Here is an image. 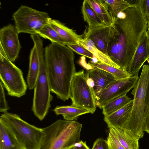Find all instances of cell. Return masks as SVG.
Here are the masks:
<instances>
[{"label": "cell", "instance_id": "83f0119b", "mask_svg": "<svg viewBox=\"0 0 149 149\" xmlns=\"http://www.w3.org/2000/svg\"><path fill=\"white\" fill-rule=\"evenodd\" d=\"M135 5L140 10L146 31L149 26V0H138Z\"/></svg>", "mask_w": 149, "mask_h": 149}, {"label": "cell", "instance_id": "cb8c5ba5", "mask_svg": "<svg viewBox=\"0 0 149 149\" xmlns=\"http://www.w3.org/2000/svg\"><path fill=\"white\" fill-rule=\"evenodd\" d=\"M89 65L113 74L117 80L128 78L130 76L127 71L124 70L117 68L101 62H94L91 61Z\"/></svg>", "mask_w": 149, "mask_h": 149}, {"label": "cell", "instance_id": "ba28073f", "mask_svg": "<svg viewBox=\"0 0 149 149\" xmlns=\"http://www.w3.org/2000/svg\"><path fill=\"white\" fill-rule=\"evenodd\" d=\"M15 27L19 33L38 34L52 19L48 14L22 5L13 14Z\"/></svg>", "mask_w": 149, "mask_h": 149}, {"label": "cell", "instance_id": "6da1fadb", "mask_svg": "<svg viewBox=\"0 0 149 149\" xmlns=\"http://www.w3.org/2000/svg\"><path fill=\"white\" fill-rule=\"evenodd\" d=\"M145 31L146 27L141 12L136 6L119 13L113 21L108 54L120 69L126 71Z\"/></svg>", "mask_w": 149, "mask_h": 149}, {"label": "cell", "instance_id": "3957f363", "mask_svg": "<svg viewBox=\"0 0 149 149\" xmlns=\"http://www.w3.org/2000/svg\"><path fill=\"white\" fill-rule=\"evenodd\" d=\"M131 94L133 105L125 129L138 139L144 135V127L149 107V65H145Z\"/></svg>", "mask_w": 149, "mask_h": 149}, {"label": "cell", "instance_id": "52a82bcc", "mask_svg": "<svg viewBox=\"0 0 149 149\" xmlns=\"http://www.w3.org/2000/svg\"><path fill=\"white\" fill-rule=\"evenodd\" d=\"M0 79L8 95L20 97L26 94L28 86L22 70L7 58L0 47Z\"/></svg>", "mask_w": 149, "mask_h": 149}, {"label": "cell", "instance_id": "7402d4cb", "mask_svg": "<svg viewBox=\"0 0 149 149\" xmlns=\"http://www.w3.org/2000/svg\"><path fill=\"white\" fill-rule=\"evenodd\" d=\"M53 111L57 115H61L65 120L69 121L77 120L79 116L90 113L86 109L72 105L57 106Z\"/></svg>", "mask_w": 149, "mask_h": 149}, {"label": "cell", "instance_id": "1f68e13d", "mask_svg": "<svg viewBox=\"0 0 149 149\" xmlns=\"http://www.w3.org/2000/svg\"><path fill=\"white\" fill-rule=\"evenodd\" d=\"M92 149H109L107 140L102 138L97 139L94 142Z\"/></svg>", "mask_w": 149, "mask_h": 149}, {"label": "cell", "instance_id": "5b68a950", "mask_svg": "<svg viewBox=\"0 0 149 149\" xmlns=\"http://www.w3.org/2000/svg\"><path fill=\"white\" fill-rule=\"evenodd\" d=\"M82 124L59 119L43 128L45 134L41 149H67L80 141Z\"/></svg>", "mask_w": 149, "mask_h": 149}, {"label": "cell", "instance_id": "ffe728a7", "mask_svg": "<svg viewBox=\"0 0 149 149\" xmlns=\"http://www.w3.org/2000/svg\"><path fill=\"white\" fill-rule=\"evenodd\" d=\"M97 16L105 25H111L112 19L108 10V7L104 0H86Z\"/></svg>", "mask_w": 149, "mask_h": 149}, {"label": "cell", "instance_id": "7c38bea8", "mask_svg": "<svg viewBox=\"0 0 149 149\" xmlns=\"http://www.w3.org/2000/svg\"><path fill=\"white\" fill-rule=\"evenodd\" d=\"M88 70L86 76L90 86L95 93L96 100L109 85L117 80L112 74L96 67Z\"/></svg>", "mask_w": 149, "mask_h": 149}, {"label": "cell", "instance_id": "4316f807", "mask_svg": "<svg viewBox=\"0 0 149 149\" xmlns=\"http://www.w3.org/2000/svg\"><path fill=\"white\" fill-rule=\"evenodd\" d=\"M0 149H20L0 121Z\"/></svg>", "mask_w": 149, "mask_h": 149}, {"label": "cell", "instance_id": "4dcf8cb0", "mask_svg": "<svg viewBox=\"0 0 149 149\" xmlns=\"http://www.w3.org/2000/svg\"><path fill=\"white\" fill-rule=\"evenodd\" d=\"M4 86L0 81V112L3 113L7 112L10 109L6 99Z\"/></svg>", "mask_w": 149, "mask_h": 149}, {"label": "cell", "instance_id": "8992f818", "mask_svg": "<svg viewBox=\"0 0 149 149\" xmlns=\"http://www.w3.org/2000/svg\"><path fill=\"white\" fill-rule=\"evenodd\" d=\"M32 40L37 48L40 63V71L34 88L32 110L34 115L42 121L48 113L53 97L50 93L51 88L46 70L43 41L38 36L33 37Z\"/></svg>", "mask_w": 149, "mask_h": 149}, {"label": "cell", "instance_id": "d6986e66", "mask_svg": "<svg viewBox=\"0 0 149 149\" xmlns=\"http://www.w3.org/2000/svg\"><path fill=\"white\" fill-rule=\"evenodd\" d=\"M77 44L91 52L100 62L120 68L119 67L114 63L108 56L99 50L96 47L93 41L90 39L84 38L78 41Z\"/></svg>", "mask_w": 149, "mask_h": 149}, {"label": "cell", "instance_id": "f1b7e54d", "mask_svg": "<svg viewBox=\"0 0 149 149\" xmlns=\"http://www.w3.org/2000/svg\"><path fill=\"white\" fill-rule=\"evenodd\" d=\"M66 45L74 52L79 55L86 56L91 59H93L94 56L91 52L77 43H69Z\"/></svg>", "mask_w": 149, "mask_h": 149}, {"label": "cell", "instance_id": "44dd1931", "mask_svg": "<svg viewBox=\"0 0 149 149\" xmlns=\"http://www.w3.org/2000/svg\"><path fill=\"white\" fill-rule=\"evenodd\" d=\"M81 10L84 20L88 25V30L98 27L106 25L101 20L87 2L86 0H84L83 2Z\"/></svg>", "mask_w": 149, "mask_h": 149}, {"label": "cell", "instance_id": "5bb4252c", "mask_svg": "<svg viewBox=\"0 0 149 149\" xmlns=\"http://www.w3.org/2000/svg\"><path fill=\"white\" fill-rule=\"evenodd\" d=\"M111 30V25L98 27L88 30L84 38L92 40L99 50L108 56V47Z\"/></svg>", "mask_w": 149, "mask_h": 149}, {"label": "cell", "instance_id": "f546056e", "mask_svg": "<svg viewBox=\"0 0 149 149\" xmlns=\"http://www.w3.org/2000/svg\"><path fill=\"white\" fill-rule=\"evenodd\" d=\"M109 149H125L120 144L116 136L109 132L107 139Z\"/></svg>", "mask_w": 149, "mask_h": 149}, {"label": "cell", "instance_id": "d6a6232c", "mask_svg": "<svg viewBox=\"0 0 149 149\" xmlns=\"http://www.w3.org/2000/svg\"><path fill=\"white\" fill-rule=\"evenodd\" d=\"M67 149H90L87 145L86 141L80 140L71 145Z\"/></svg>", "mask_w": 149, "mask_h": 149}, {"label": "cell", "instance_id": "e0dca14e", "mask_svg": "<svg viewBox=\"0 0 149 149\" xmlns=\"http://www.w3.org/2000/svg\"><path fill=\"white\" fill-rule=\"evenodd\" d=\"M49 24L51 26L69 43H77L83 39L82 35H79L72 29H70L59 21L52 19Z\"/></svg>", "mask_w": 149, "mask_h": 149}, {"label": "cell", "instance_id": "484cf974", "mask_svg": "<svg viewBox=\"0 0 149 149\" xmlns=\"http://www.w3.org/2000/svg\"><path fill=\"white\" fill-rule=\"evenodd\" d=\"M39 36L47 39L51 42H56L65 45L69 44L67 41L61 37L51 26L49 23L45 26L38 32Z\"/></svg>", "mask_w": 149, "mask_h": 149}, {"label": "cell", "instance_id": "8fae6325", "mask_svg": "<svg viewBox=\"0 0 149 149\" xmlns=\"http://www.w3.org/2000/svg\"><path fill=\"white\" fill-rule=\"evenodd\" d=\"M19 34L15 26L10 24L0 30V47L7 58L12 62L17 58L21 48Z\"/></svg>", "mask_w": 149, "mask_h": 149}, {"label": "cell", "instance_id": "277c9868", "mask_svg": "<svg viewBox=\"0 0 149 149\" xmlns=\"http://www.w3.org/2000/svg\"><path fill=\"white\" fill-rule=\"evenodd\" d=\"M11 136L20 149H41L45 134L43 128L32 125L17 114L6 112L0 117Z\"/></svg>", "mask_w": 149, "mask_h": 149}, {"label": "cell", "instance_id": "d4e9b609", "mask_svg": "<svg viewBox=\"0 0 149 149\" xmlns=\"http://www.w3.org/2000/svg\"><path fill=\"white\" fill-rule=\"evenodd\" d=\"M131 100L126 95L118 98L102 107V113L104 116L109 115L119 110Z\"/></svg>", "mask_w": 149, "mask_h": 149}, {"label": "cell", "instance_id": "836d02e7", "mask_svg": "<svg viewBox=\"0 0 149 149\" xmlns=\"http://www.w3.org/2000/svg\"><path fill=\"white\" fill-rule=\"evenodd\" d=\"M143 131L146 132L149 134V107L146 120Z\"/></svg>", "mask_w": 149, "mask_h": 149}, {"label": "cell", "instance_id": "e575fe53", "mask_svg": "<svg viewBox=\"0 0 149 149\" xmlns=\"http://www.w3.org/2000/svg\"><path fill=\"white\" fill-rule=\"evenodd\" d=\"M147 61H148V63H149V58L147 60Z\"/></svg>", "mask_w": 149, "mask_h": 149}, {"label": "cell", "instance_id": "9c48e42d", "mask_svg": "<svg viewBox=\"0 0 149 149\" xmlns=\"http://www.w3.org/2000/svg\"><path fill=\"white\" fill-rule=\"evenodd\" d=\"M70 98L71 105L86 109L91 113L95 111L96 97L92 88L88 82L83 70L75 72L71 82Z\"/></svg>", "mask_w": 149, "mask_h": 149}, {"label": "cell", "instance_id": "4fadbf2b", "mask_svg": "<svg viewBox=\"0 0 149 149\" xmlns=\"http://www.w3.org/2000/svg\"><path fill=\"white\" fill-rule=\"evenodd\" d=\"M149 58V35L146 31L142 34L134 56L126 71L130 76H138L139 70Z\"/></svg>", "mask_w": 149, "mask_h": 149}, {"label": "cell", "instance_id": "9a60e30c", "mask_svg": "<svg viewBox=\"0 0 149 149\" xmlns=\"http://www.w3.org/2000/svg\"><path fill=\"white\" fill-rule=\"evenodd\" d=\"M133 99L121 109L104 117L108 127L124 129L129 118L133 105Z\"/></svg>", "mask_w": 149, "mask_h": 149}, {"label": "cell", "instance_id": "ac0fdd59", "mask_svg": "<svg viewBox=\"0 0 149 149\" xmlns=\"http://www.w3.org/2000/svg\"><path fill=\"white\" fill-rule=\"evenodd\" d=\"M109 132L114 134L125 149H139V140L125 129L108 128Z\"/></svg>", "mask_w": 149, "mask_h": 149}, {"label": "cell", "instance_id": "7a4b0ae2", "mask_svg": "<svg viewBox=\"0 0 149 149\" xmlns=\"http://www.w3.org/2000/svg\"><path fill=\"white\" fill-rule=\"evenodd\" d=\"M51 92L64 101L70 98V86L76 68L74 52L66 45L51 42L44 50Z\"/></svg>", "mask_w": 149, "mask_h": 149}, {"label": "cell", "instance_id": "2e32d148", "mask_svg": "<svg viewBox=\"0 0 149 149\" xmlns=\"http://www.w3.org/2000/svg\"><path fill=\"white\" fill-rule=\"evenodd\" d=\"M40 71V63L37 47L34 44L29 56V62L27 82L29 89H34Z\"/></svg>", "mask_w": 149, "mask_h": 149}, {"label": "cell", "instance_id": "30bf717a", "mask_svg": "<svg viewBox=\"0 0 149 149\" xmlns=\"http://www.w3.org/2000/svg\"><path fill=\"white\" fill-rule=\"evenodd\" d=\"M138 76L130 77L117 80L108 86L102 92L99 99L96 100V107L102 109L105 105L125 95L137 83Z\"/></svg>", "mask_w": 149, "mask_h": 149}, {"label": "cell", "instance_id": "603a6c76", "mask_svg": "<svg viewBox=\"0 0 149 149\" xmlns=\"http://www.w3.org/2000/svg\"><path fill=\"white\" fill-rule=\"evenodd\" d=\"M108 7L109 14L113 21L117 17L118 14L126 9L132 7H136L124 0H104Z\"/></svg>", "mask_w": 149, "mask_h": 149}]
</instances>
